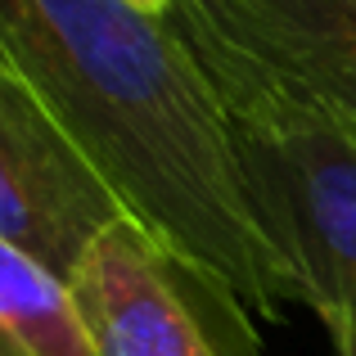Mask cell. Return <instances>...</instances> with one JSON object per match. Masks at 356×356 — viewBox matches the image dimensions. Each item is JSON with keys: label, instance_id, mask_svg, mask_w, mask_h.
<instances>
[{"label": "cell", "instance_id": "cell-1", "mask_svg": "<svg viewBox=\"0 0 356 356\" xmlns=\"http://www.w3.org/2000/svg\"><path fill=\"white\" fill-rule=\"evenodd\" d=\"M0 54L122 208L261 316L298 302L243 194L221 99L172 14L131 0H0Z\"/></svg>", "mask_w": 356, "mask_h": 356}, {"label": "cell", "instance_id": "cell-2", "mask_svg": "<svg viewBox=\"0 0 356 356\" xmlns=\"http://www.w3.org/2000/svg\"><path fill=\"white\" fill-rule=\"evenodd\" d=\"M172 23L221 99L248 208L298 302L330 334L356 330V127L235 45L194 0L172 9Z\"/></svg>", "mask_w": 356, "mask_h": 356}, {"label": "cell", "instance_id": "cell-4", "mask_svg": "<svg viewBox=\"0 0 356 356\" xmlns=\"http://www.w3.org/2000/svg\"><path fill=\"white\" fill-rule=\"evenodd\" d=\"M122 217L131 212L90 154L0 54V239L68 284Z\"/></svg>", "mask_w": 356, "mask_h": 356}, {"label": "cell", "instance_id": "cell-3", "mask_svg": "<svg viewBox=\"0 0 356 356\" xmlns=\"http://www.w3.org/2000/svg\"><path fill=\"white\" fill-rule=\"evenodd\" d=\"M68 293L95 356H266L252 307L136 217L90 243Z\"/></svg>", "mask_w": 356, "mask_h": 356}, {"label": "cell", "instance_id": "cell-8", "mask_svg": "<svg viewBox=\"0 0 356 356\" xmlns=\"http://www.w3.org/2000/svg\"><path fill=\"white\" fill-rule=\"evenodd\" d=\"M136 9H149V14H172L176 5H185V0H131Z\"/></svg>", "mask_w": 356, "mask_h": 356}, {"label": "cell", "instance_id": "cell-6", "mask_svg": "<svg viewBox=\"0 0 356 356\" xmlns=\"http://www.w3.org/2000/svg\"><path fill=\"white\" fill-rule=\"evenodd\" d=\"M0 356H95L68 284L0 239Z\"/></svg>", "mask_w": 356, "mask_h": 356}, {"label": "cell", "instance_id": "cell-5", "mask_svg": "<svg viewBox=\"0 0 356 356\" xmlns=\"http://www.w3.org/2000/svg\"><path fill=\"white\" fill-rule=\"evenodd\" d=\"M221 32L356 127V0H194Z\"/></svg>", "mask_w": 356, "mask_h": 356}, {"label": "cell", "instance_id": "cell-7", "mask_svg": "<svg viewBox=\"0 0 356 356\" xmlns=\"http://www.w3.org/2000/svg\"><path fill=\"white\" fill-rule=\"evenodd\" d=\"M330 343H334V352H339V356H356V330H334Z\"/></svg>", "mask_w": 356, "mask_h": 356}]
</instances>
